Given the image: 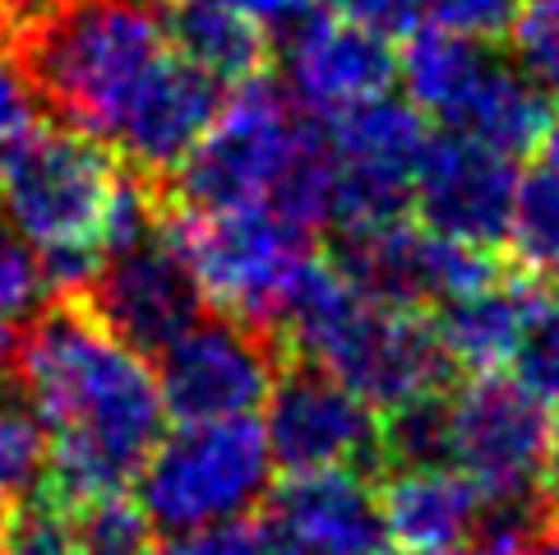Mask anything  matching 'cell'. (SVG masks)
I'll list each match as a JSON object with an SVG mask.
<instances>
[{
    "label": "cell",
    "mask_w": 559,
    "mask_h": 555,
    "mask_svg": "<svg viewBox=\"0 0 559 555\" xmlns=\"http://www.w3.org/2000/svg\"><path fill=\"white\" fill-rule=\"evenodd\" d=\"M10 370L47 435L43 486L70 505L130 491L167 430L148 356L116 339L79 296H66L28 324Z\"/></svg>",
    "instance_id": "6da1fadb"
},
{
    "label": "cell",
    "mask_w": 559,
    "mask_h": 555,
    "mask_svg": "<svg viewBox=\"0 0 559 555\" xmlns=\"http://www.w3.org/2000/svg\"><path fill=\"white\" fill-rule=\"evenodd\" d=\"M523 0H421V24L476 37V43H499L513 28V14Z\"/></svg>",
    "instance_id": "f546056e"
},
{
    "label": "cell",
    "mask_w": 559,
    "mask_h": 555,
    "mask_svg": "<svg viewBox=\"0 0 559 555\" xmlns=\"http://www.w3.org/2000/svg\"><path fill=\"white\" fill-rule=\"evenodd\" d=\"M264 440L273 468L283 472H329V468H384L379 453V412L301 356L277 366L264 399Z\"/></svg>",
    "instance_id": "7c38bea8"
},
{
    "label": "cell",
    "mask_w": 559,
    "mask_h": 555,
    "mask_svg": "<svg viewBox=\"0 0 559 555\" xmlns=\"http://www.w3.org/2000/svg\"><path fill=\"white\" fill-rule=\"evenodd\" d=\"M97 320L134 352L157 356L186 324H194L209 310L194 273L186 264L181 246L171 236L167 204L157 209L153 223H144L134 236L103 250L93 278L79 292Z\"/></svg>",
    "instance_id": "30bf717a"
},
{
    "label": "cell",
    "mask_w": 559,
    "mask_h": 555,
    "mask_svg": "<svg viewBox=\"0 0 559 555\" xmlns=\"http://www.w3.org/2000/svg\"><path fill=\"white\" fill-rule=\"evenodd\" d=\"M509 370L546 408H559V292L555 287H542V296H536V310Z\"/></svg>",
    "instance_id": "83f0119b"
},
{
    "label": "cell",
    "mask_w": 559,
    "mask_h": 555,
    "mask_svg": "<svg viewBox=\"0 0 559 555\" xmlns=\"http://www.w3.org/2000/svg\"><path fill=\"white\" fill-rule=\"evenodd\" d=\"M509 37L513 61L542 79L546 88H559V0H523Z\"/></svg>",
    "instance_id": "f1b7e54d"
},
{
    "label": "cell",
    "mask_w": 559,
    "mask_h": 555,
    "mask_svg": "<svg viewBox=\"0 0 559 555\" xmlns=\"http://www.w3.org/2000/svg\"><path fill=\"white\" fill-rule=\"evenodd\" d=\"M542 500L559 509V416H550V435H546V463H542Z\"/></svg>",
    "instance_id": "e575fe53"
},
{
    "label": "cell",
    "mask_w": 559,
    "mask_h": 555,
    "mask_svg": "<svg viewBox=\"0 0 559 555\" xmlns=\"http://www.w3.org/2000/svg\"><path fill=\"white\" fill-rule=\"evenodd\" d=\"M47 116L51 111L43 103V93H37V84L28 79L24 61L0 43V172L47 130Z\"/></svg>",
    "instance_id": "4316f807"
},
{
    "label": "cell",
    "mask_w": 559,
    "mask_h": 555,
    "mask_svg": "<svg viewBox=\"0 0 559 555\" xmlns=\"http://www.w3.org/2000/svg\"><path fill=\"white\" fill-rule=\"evenodd\" d=\"M283 366V347L269 329L236 320L227 310H204L157 352V389L176 422H223L254 416Z\"/></svg>",
    "instance_id": "8fae6325"
},
{
    "label": "cell",
    "mask_w": 559,
    "mask_h": 555,
    "mask_svg": "<svg viewBox=\"0 0 559 555\" xmlns=\"http://www.w3.org/2000/svg\"><path fill=\"white\" fill-rule=\"evenodd\" d=\"M167 37L186 61L209 70L217 84H241V79L264 74L269 51H273L269 28H259L254 19L217 5V0H171Z\"/></svg>",
    "instance_id": "44dd1931"
},
{
    "label": "cell",
    "mask_w": 559,
    "mask_h": 555,
    "mask_svg": "<svg viewBox=\"0 0 559 555\" xmlns=\"http://www.w3.org/2000/svg\"><path fill=\"white\" fill-rule=\"evenodd\" d=\"M74 528H79V542H84V555H148L153 546V523L126 491L79 500Z\"/></svg>",
    "instance_id": "484cf974"
},
{
    "label": "cell",
    "mask_w": 559,
    "mask_h": 555,
    "mask_svg": "<svg viewBox=\"0 0 559 555\" xmlns=\"http://www.w3.org/2000/svg\"><path fill=\"white\" fill-rule=\"evenodd\" d=\"M171 204L241 209L273 204L301 227H324L329 153L310 111L269 74L231 84L213 126L171 176Z\"/></svg>",
    "instance_id": "3957f363"
},
{
    "label": "cell",
    "mask_w": 559,
    "mask_h": 555,
    "mask_svg": "<svg viewBox=\"0 0 559 555\" xmlns=\"http://www.w3.org/2000/svg\"><path fill=\"white\" fill-rule=\"evenodd\" d=\"M269 333L283 352L329 370L379 416L449 393L453 366L439 347L430 315L374 302L337 260L329 264L314 255Z\"/></svg>",
    "instance_id": "7a4b0ae2"
},
{
    "label": "cell",
    "mask_w": 559,
    "mask_h": 555,
    "mask_svg": "<svg viewBox=\"0 0 559 555\" xmlns=\"http://www.w3.org/2000/svg\"><path fill=\"white\" fill-rule=\"evenodd\" d=\"M47 273L37 250L10 227V217L0 213V370H10L19 343H24L28 324L47 306Z\"/></svg>",
    "instance_id": "603a6c76"
},
{
    "label": "cell",
    "mask_w": 559,
    "mask_h": 555,
    "mask_svg": "<svg viewBox=\"0 0 559 555\" xmlns=\"http://www.w3.org/2000/svg\"><path fill=\"white\" fill-rule=\"evenodd\" d=\"M337 264H343V273L366 296H374V302L426 310V315L499 273L490 250L439 236L416 223L412 213L389 227L343 236Z\"/></svg>",
    "instance_id": "5bb4252c"
},
{
    "label": "cell",
    "mask_w": 559,
    "mask_h": 555,
    "mask_svg": "<svg viewBox=\"0 0 559 555\" xmlns=\"http://www.w3.org/2000/svg\"><path fill=\"white\" fill-rule=\"evenodd\" d=\"M227 97V84H217L209 70L186 61L181 51H167L148 84L139 88L134 107L111 134V153L121 157V167L144 176V181H171L176 167L190 157L199 134L213 126L217 107Z\"/></svg>",
    "instance_id": "e0dca14e"
},
{
    "label": "cell",
    "mask_w": 559,
    "mask_h": 555,
    "mask_svg": "<svg viewBox=\"0 0 559 555\" xmlns=\"http://www.w3.org/2000/svg\"><path fill=\"white\" fill-rule=\"evenodd\" d=\"M536 149L546 153V167L559 172V97H550V111H546V126H542V139H536Z\"/></svg>",
    "instance_id": "d590c367"
},
{
    "label": "cell",
    "mask_w": 559,
    "mask_h": 555,
    "mask_svg": "<svg viewBox=\"0 0 559 555\" xmlns=\"http://www.w3.org/2000/svg\"><path fill=\"white\" fill-rule=\"evenodd\" d=\"M523 555H559V528L555 532H542L532 546H523Z\"/></svg>",
    "instance_id": "8d00e7d4"
},
{
    "label": "cell",
    "mask_w": 559,
    "mask_h": 555,
    "mask_svg": "<svg viewBox=\"0 0 559 555\" xmlns=\"http://www.w3.org/2000/svg\"><path fill=\"white\" fill-rule=\"evenodd\" d=\"M518 186H523L518 157L463 130H444L426 139V153L416 163L412 217L439 236L490 250L509 236Z\"/></svg>",
    "instance_id": "4fadbf2b"
},
{
    "label": "cell",
    "mask_w": 559,
    "mask_h": 555,
    "mask_svg": "<svg viewBox=\"0 0 559 555\" xmlns=\"http://www.w3.org/2000/svg\"><path fill=\"white\" fill-rule=\"evenodd\" d=\"M277 56L287 74L283 88L314 116L356 107L397 84V47L389 33L314 5L277 33Z\"/></svg>",
    "instance_id": "9a60e30c"
},
{
    "label": "cell",
    "mask_w": 559,
    "mask_h": 555,
    "mask_svg": "<svg viewBox=\"0 0 559 555\" xmlns=\"http://www.w3.org/2000/svg\"><path fill=\"white\" fill-rule=\"evenodd\" d=\"M379 519L403 555H426L476 542L490 528V505L453 463L426 459L389 468L379 486Z\"/></svg>",
    "instance_id": "ac0fdd59"
},
{
    "label": "cell",
    "mask_w": 559,
    "mask_h": 555,
    "mask_svg": "<svg viewBox=\"0 0 559 555\" xmlns=\"http://www.w3.org/2000/svg\"><path fill=\"white\" fill-rule=\"evenodd\" d=\"M407 43L397 47V84L403 97L426 116V121H444L457 130L476 107V97L486 93L490 74L499 70L504 56L495 43H476V37L449 33V28H412L403 33Z\"/></svg>",
    "instance_id": "ffe728a7"
},
{
    "label": "cell",
    "mask_w": 559,
    "mask_h": 555,
    "mask_svg": "<svg viewBox=\"0 0 559 555\" xmlns=\"http://www.w3.org/2000/svg\"><path fill=\"white\" fill-rule=\"evenodd\" d=\"M550 408L513 375H472L463 389L444 393V435L439 453L486 495L495 532L523 538L518 519L542 505Z\"/></svg>",
    "instance_id": "ba28073f"
},
{
    "label": "cell",
    "mask_w": 559,
    "mask_h": 555,
    "mask_svg": "<svg viewBox=\"0 0 559 555\" xmlns=\"http://www.w3.org/2000/svg\"><path fill=\"white\" fill-rule=\"evenodd\" d=\"M217 5H227V10H236V14H246V19H254L259 28H269L273 37L283 33L292 19H301L310 5L306 0H217Z\"/></svg>",
    "instance_id": "d6a6232c"
},
{
    "label": "cell",
    "mask_w": 559,
    "mask_h": 555,
    "mask_svg": "<svg viewBox=\"0 0 559 555\" xmlns=\"http://www.w3.org/2000/svg\"><path fill=\"white\" fill-rule=\"evenodd\" d=\"M504 241L513 246L518 264H523L532 283L559 292V172L555 167L523 176Z\"/></svg>",
    "instance_id": "7402d4cb"
},
{
    "label": "cell",
    "mask_w": 559,
    "mask_h": 555,
    "mask_svg": "<svg viewBox=\"0 0 559 555\" xmlns=\"http://www.w3.org/2000/svg\"><path fill=\"white\" fill-rule=\"evenodd\" d=\"M167 223L213 310L273 329L296 278L314 260V232L273 204L186 209L167 200Z\"/></svg>",
    "instance_id": "52a82bcc"
},
{
    "label": "cell",
    "mask_w": 559,
    "mask_h": 555,
    "mask_svg": "<svg viewBox=\"0 0 559 555\" xmlns=\"http://www.w3.org/2000/svg\"><path fill=\"white\" fill-rule=\"evenodd\" d=\"M536 296H542V283H532V278L495 273L486 283L467 287L463 296L444 302L439 310H430L449 366L467 375H504L527 333Z\"/></svg>",
    "instance_id": "d6986e66"
},
{
    "label": "cell",
    "mask_w": 559,
    "mask_h": 555,
    "mask_svg": "<svg viewBox=\"0 0 559 555\" xmlns=\"http://www.w3.org/2000/svg\"><path fill=\"white\" fill-rule=\"evenodd\" d=\"M148 555H269V538L254 519H231L190 532H167L163 542L148 546Z\"/></svg>",
    "instance_id": "4dcf8cb0"
},
{
    "label": "cell",
    "mask_w": 559,
    "mask_h": 555,
    "mask_svg": "<svg viewBox=\"0 0 559 555\" xmlns=\"http://www.w3.org/2000/svg\"><path fill=\"white\" fill-rule=\"evenodd\" d=\"M121 186V157L70 126H47L0 172V213L37 250L56 296H79L93 278Z\"/></svg>",
    "instance_id": "5b68a950"
},
{
    "label": "cell",
    "mask_w": 559,
    "mask_h": 555,
    "mask_svg": "<svg viewBox=\"0 0 559 555\" xmlns=\"http://www.w3.org/2000/svg\"><path fill=\"white\" fill-rule=\"evenodd\" d=\"M144 5H153V10H157V5H171V0H144Z\"/></svg>",
    "instance_id": "74e56055"
},
{
    "label": "cell",
    "mask_w": 559,
    "mask_h": 555,
    "mask_svg": "<svg viewBox=\"0 0 559 555\" xmlns=\"http://www.w3.org/2000/svg\"><path fill=\"white\" fill-rule=\"evenodd\" d=\"M269 555H379L384 519L370 472H287L283 486H269L264 519Z\"/></svg>",
    "instance_id": "2e32d148"
},
{
    "label": "cell",
    "mask_w": 559,
    "mask_h": 555,
    "mask_svg": "<svg viewBox=\"0 0 559 555\" xmlns=\"http://www.w3.org/2000/svg\"><path fill=\"white\" fill-rule=\"evenodd\" d=\"M47 477V435L28 412L24 393L0 389V513L14 509Z\"/></svg>",
    "instance_id": "d4e9b609"
},
{
    "label": "cell",
    "mask_w": 559,
    "mask_h": 555,
    "mask_svg": "<svg viewBox=\"0 0 559 555\" xmlns=\"http://www.w3.org/2000/svg\"><path fill=\"white\" fill-rule=\"evenodd\" d=\"M47 111L97 144H111L139 88L171 51L167 19L144 0H56V10L10 47Z\"/></svg>",
    "instance_id": "277c9868"
},
{
    "label": "cell",
    "mask_w": 559,
    "mask_h": 555,
    "mask_svg": "<svg viewBox=\"0 0 559 555\" xmlns=\"http://www.w3.org/2000/svg\"><path fill=\"white\" fill-rule=\"evenodd\" d=\"M306 5L361 19V24L389 33V37H403L412 28H421V0H306Z\"/></svg>",
    "instance_id": "1f68e13d"
},
{
    "label": "cell",
    "mask_w": 559,
    "mask_h": 555,
    "mask_svg": "<svg viewBox=\"0 0 559 555\" xmlns=\"http://www.w3.org/2000/svg\"><path fill=\"white\" fill-rule=\"evenodd\" d=\"M139 509L153 532H190L250 519L273 486V453L254 416L181 422L139 468Z\"/></svg>",
    "instance_id": "8992f818"
},
{
    "label": "cell",
    "mask_w": 559,
    "mask_h": 555,
    "mask_svg": "<svg viewBox=\"0 0 559 555\" xmlns=\"http://www.w3.org/2000/svg\"><path fill=\"white\" fill-rule=\"evenodd\" d=\"M319 134L329 153L324 223L337 227V236H361L412 213V176L430 130L407 97H366L324 116Z\"/></svg>",
    "instance_id": "9c48e42d"
},
{
    "label": "cell",
    "mask_w": 559,
    "mask_h": 555,
    "mask_svg": "<svg viewBox=\"0 0 559 555\" xmlns=\"http://www.w3.org/2000/svg\"><path fill=\"white\" fill-rule=\"evenodd\" d=\"M426 555H523V538H513V532H490L481 542H467V546H453V551H426Z\"/></svg>",
    "instance_id": "836d02e7"
},
{
    "label": "cell",
    "mask_w": 559,
    "mask_h": 555,
    "mask_svg": "<svg viewBox=\"0 0 559 555\" xmlns=\"http://www.w3.org/2000/svg\"><path fill=\"white\" fill-rule=\"evenodd\" d=\"M0 555H84L74 528V505L37 486L14 509L0 513Z\"/></svg>",
    "instance_id": "cb8c5ba5"
}]
</instances>
